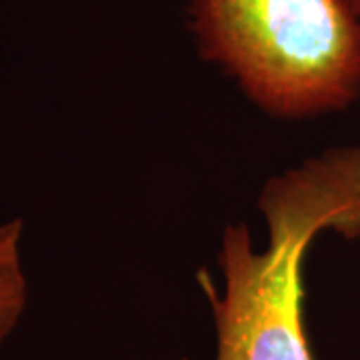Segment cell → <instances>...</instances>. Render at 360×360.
<instances>
[{
	"instance_id": "1",
	"label": "cell",
	"mask_w": 360,
	"mask_h": 360,
	"mask_svg": "<svg viewBox=\"0 0 360 360\" xmlns=\"http://www.w3.org/2000/svg\"><path fill=\"white\" fill-rule=\"evenodd\" d=\"M258 208L266 246L255 248L246 224H229L219 255L224 288L200 276L217 328L214 360H319L304 324L302 262L321 232L360 236V146L330 148L272 176Z\"/></svg>"
},
{
	"instance_id": "2",
	"label": "cell",
	"mask_w": 360,
	"mask_h": 360,
	"mask_svg": "<svg viewBox=\"0 0 360 360\" xmlns=\"http://www.w3.org/2000/svg\"><path fill=\"white\" fill-rule=\"evenodd\" d=\"M208 60L266 112L340 110L360 94V18L342 0H193Z\"/></svg>"
},
{
	"instance_id": "3",
	"label": "cell",
	"mask_w": 360,
	"mask_h": 360,
	"mask_svg": "<svg viewBox=\"0 0 360 360\" xmlns=\"http://www.w3.org/2000/svg\"><path fill=\"white\" fill-rule=\"evenodd\" d=\"M22 232L20 219L0 220V348L18 326L26 309L25 266H22Z\"/></svg>"
},
{
	"instance_id": "4",
	"label": "cell",
	"mask_w": 360,
	"mask_h": 360,
	"mask_svg": "<svg viewBox=\"0 0 360 360\" xmlns=\"http://www.w3.org/2000/svg\"><path fill=\"white\" fill-rule=\"evenodd\" d=\"M342 2H345L348 8H350V11L360 18V0H342Z\"/></svg>"
}]
</instances>
